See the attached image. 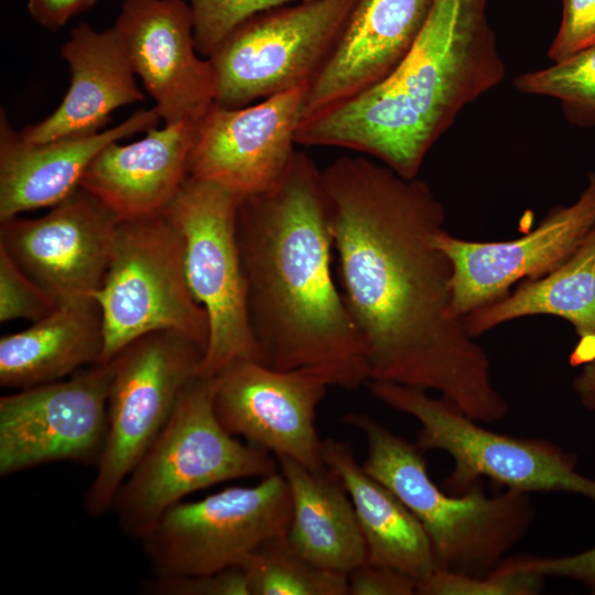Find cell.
<instances>
[{
    "instance_id": "cell-1",
    "label": "cell",
    "mask_w": 595,
    "mask_h": 595,
    "mask_svg": "<svg viewBox=\"0 0 595 595\" xmlns=\"http://www.w3.org/2000/svg\"><path fill=\"white\" fill-rule=\"evenodd\" d=\"M343 295L370 380L432 390L479 423L509 404L464 318L451 315L453 267L437 246L445 209L430 185L367 155L322 171Z\"/></svg>"
},
{
    "instance_id": "cell-2",
    "label": "cell",
    "mask_w": 595,
    "mask_h": 595,
    "mask_svg": "<svg viewBox=\"0 0 595 595\" xmlns=\"http://www.w3.org/2000/svg\"><path fill=\"white\" fill-rule=\"evenodd\" d=\"M237 237L260 361L347 390L367 385L366 347L332 274L327 199L312 159L295 151L271 188L240 201Z\"/></svg>"
},
{
    "instance_id": "cell-3",
    "label": "cell",
    "mask_w": 595,
    "mask_h": 595,
    "mask_svg": "<svg viewBox=\"0 0 595 595\" xmlns=\"http://www.w3.org/2000/svg\"><path fill=\"white\" fill-rule=\"evenodd\" d=\"M487 0H435L411 51L377 85L303 119L296 144L347 149L413 178L461 110L506 68Z\"/></svg>"
},
{
    "instance_id": "cell-4",
    "label": "cell",
    "mask_w": 595,
    "mask_h": 595,
    "mask_svg": "<svg viewBox=\"0 0 595 595\" xmlns=\"http://www.w3.org/2000/svg\"><path fill=\"white\" fill-rule=\"evenodd\" d=\"M343 421L365 436L364 470L390 489L423 527L435 569L485 576L531 527L536 511L528 493L506 489L487 496L479 479L462 494H446L431 479L415 443L365 413L348 412Z\"/></svg>"
},
{
    "instance_id": "cell-5",
    "label": "cell",
    "mask_w": 595,
    "mask_h": 595,
    "mask_svg": "<svg viewBox=\"0 0 595 595\" xmlns=\"http://www.w3.org/2000/svg\"><path fill=\"white\" fill-rule=\"evenodd\" d=\"M213 393V376L197 375L185 386L166 424L118 489L111 510L127 537L143 540L194 491L278 472L269 452L225 430Z\"/></svg>"
},
{
    "instance_id": "cell-6",
    "label": "cell",
    "mask_w": 595,
    "mask_h": 595,
    "mask_svg": "<svg viewBox=\"0 0 595 595\" xmlns=\"http://www.w3.org/2000/svg\"><path fill=\"white\" fill-rule=\"evenodd\" d=\"M108 363L134 339L160 331L206 350L208 321L187 284L182 235L165 209L118 220L107 273L95 293Z\"/></svg>"
},
{
    "instance_id": "cell-7",
    "label": "cell",
    "mask_w": 595,
    "mask_h": 595,
    "mask_svg": "<svg viewBox=\"0 0 595 595\" xmlns=\"http://www.w3.org/2000/svg\"><path fill=\"white\" fill-rule=\"evenodd\" d=\"M374 398L414 418L421 451L448 454L453 469L444 489L458 495L483 477L523 493H569L595 504V479L577 470L573 453L553 442L522 439L483 428L443 398L392 382H367Z\"/></svg>"
},
{
    "instance_id": "cell-8",
    "label": "cell",
    "mask_w": 595,
    "mask_h": 595,
    "mask_svg": "<svg viewBox=\"0 0 595 595\" xmlns=\"http://www.w3.org/2000/svg\"><path fill=\"white\" fill-rule=\"evenodd\" d=\"M204 353L193 340L160 331L134 339L109 360L108 431L96 475L84 494L87 515L101 517L111 510L118 489L198 375Z\"/></svg>"
},
{
    "instance_id": "cell-9",
    "label": "cell",
    "mask_w": 595,
    "mask_h": 595,
    "mask_svg": "<svg viewBox=\"0 0 595 595\" xmlns=\"http://www.w3.org/2000/svg\"><path fill=\"white\" fill-rule=\"evenodd\" d=\"M240 201L188 175L165 208L183 238L187 284L207 315L208 342L198 370L203 376H214L236 359L260 361L237 237Z\"/></svg>"
},
{
    "instance_id": "cell-10",
    "label": "cell",
    "mask_w": 595,
    "mask_h": 595,
    "mask_svg": "<svg viewBox=\"0 0 595 595\" xmlns=\"http://www.w3.org/2000/svg\"><path fill=\"white\" fill-rule=\"evenodd\" d=\"M291 497L279 470L252 487H228L171 507L141 540L154 578H174L237 566L268 540L285 537Z\"/></svg>"
},
{
    "instance_id": "cell-11",
    "label": "cell",
    "mask_w": 595,
    "mask_h": 595,
    "mask_svg": "<svg viewBox=\"0 0 595 595\" xmlns=\"http://www.w3.org/2000/svg\"><path fill=\"white\" fill-rule=\"evenodd\" d=\"M355 0H305L258 13L208 58L214 104L244 107L307 85L331 52Z\"/></svg>"
},
{
    "instance_id": "cell-12",
    "label": "cell",
    "mask_w": 595,
    "mask_h": 595,
    "mask_svg": "<svg viewBox=\"0 0 595 595\" xmlns=\"http://www.w3.org/2000/svg\"><path fill=\"white\" fill-rule=\"evenodd\" d=\"M111 363L0 398V476L56 462L97 466L108 431Z\"/></svg>"
},
{
    "instance_id": "cell-13",
    "label": "cell",
    "mask_w": 595,
    "mask_h": 595,
    "mask_svg": "<svg viewBox=\"0 0 595 595\" xmlns=\"http://www.w3.org/2000/svg\"><path fill=\"white\" fill-rule=\"evenodd\" d=\"M213 377L214 410L228 433L311 470L326 467L315 423L316 409L329 386L322 376L236 359Z\"/></svg>"
},
{
    "instance_id": "cell-14",
    "label": "cell",
    "mask_w": 595,
    "mask_h": 595,
    "mask_svg": "<svg viewBox=\"0 0 595 595\" xmlns=\"http://www.w3.org/2000/svg\"><path fill=\"white\" fill-rule=\"evenodd\" d=\"M569 206L552 208L537 228L502 241H472L443 230L437 246L453 267L451 315L464 318L474 310L498 301L510 288L536 280L563 264L595 226V172Z\"/></svg>"
},
{
    "instance_id": "cell-15",
    "label": "cell",
    "mask_w": 595,
    "mask_h": 595,
    "mask_svg": "<svg viewBox=\"0 0 595 595\" xmlns=\"http://www.w3.org/2000/svg\"><path fill=\"white\" fill-rule=\"evenodd\" d=\"M306 87L239 108L213 104L199 121L188 158V175L241 199L271 188L295 153Z\"/></svg>"
},
{
    "instance_id": "cell-16",
    "label": "cell",
    "mask_w": 595,
    "mask_h": 595,
    "mask_svg": "<svg viewBox=\"0 0 595 595\" xmlns=\"http://www.w3.org/2000/svg\"><path fill=\"white\" fill-rule=\"evenodd\" d=\"M118 218L78 187L37 218L0 221V246L61 305L101 288Z\"/></svg>"
},
{
    "instance_id": "cell-17",
    "label": "cell",
    "mask_w": 595,
    "mask_h": 595,
    "mask_svg": "<svg viewBox=\"0 0 595 595\" xmlns=\"http://www.w3.org/2000/svg\"><path fill=\"white\" fill-rule=\"evenodd\" d=\"M164 123L202 118L214 104L216 77L196 50L184 0H125L112 25Z\"/></svg>"
},
{
    "instance_id": "cell-18",
    "label": "cell",
    "mask_w": 595,
    "mask_h": 595,
    "mask_svg": "<svg viewBox=\"0 0 595 595\" xmlns=\"http://www.w3.org/2000/svg\"><path fill=\"white\" fill-rule=\"evenodd\" d=\"M434 1L355 0L331 52L307 84L302 120L388 77L411 51Z\"/></svg>"
},
{
    "instance_id": "cell-19",
    "label": "cell",
    "mask_w": 595,
    "mask_h": 595,
    "mask_svg": "<svg viewBox=\"0 0 595 595\" xmlns=\"http://www.w3.org/2000/svg\"><path fill=\"white\" fill-rule=\"evenodd\" d=\"M160 119L153 107L95 133L30 142L10 127L1 111L0 221L64 201L79 187L84 173L101 149L156 127Z\"/></svg>"
},
{
    "instance_id": "cell-20",
    "label": "cell",
    "mask_w": 595,
    "mask_h": 595,
    "mask_svg": "<svg viewBox=\"0 0 595 595\" xmlns=\"http://www.w3.org/2000/svg\"><path fill=\"white\" fill-rule=\"evenodd\" d=\"M201 119L151 128L128 144L109 143L90 162L79 187L118 220L163 212L188 176V158Z\"/></svg>"
},
{
    "instance_id": "cell-21",
    "label": "cell",
    "mask_w": 595,
    "mask_h": 595,
    "mask_svg": "<svg viewBox=\"0 0 595 595\" xmlns=\"http://www.w3.org/2000/svg\"><path fill=\"white\" fill-rule=\"evenodd\" d=\"M61 55L71 71L68 90L50 116L20 132L25 140L48 142L98 132L115 110L144 99L112 26L98 31L78 24Z\"/></svg>"
},
{
    "instance_id": "cell-22",
    "label": "cell",
    "mask_w": 595,
    "mask_h": 595,
    "mask_svg": "<svg viewBox=\"0 0 595 595\" xmlns=\"http://www.w3.org/2000/svg\"><path fill=\"white\" fill-rule=\"evenodd\" d=\"M104 326L94 298L58 305L45 317L0 338V385L25 389L101 363Z\"/></svg>"
},
{
    "instance_id": "cell-23",
    "label": "cell",
    "mask_w": 595,
    "mask_h": 595,
    "mask_svg": "<svg viewBox=\"0 0 595 595\" xmlns=\"http://www.w3.org/2000/svg\"><path fill=\"white\" fill-rule=\"evenodd\" d=\"M291 497L286 540L314 565L348 574L367 562V548L350 497L339 477L325 467L311 470L277 458Z\"/></svg>"
},
{
    "instance_id": "cell-24",
    "label": "cell",
    "mask_w": 595,
    "mask_h": 595,
    "mask_svg": "<svg viewBox=\"0 0 595 595\" xmlns=\"http://www.w3.org/2000/svg\"><path fill=\"white\" fill-rule=\"evenodd\" d=\"M323 461L344 484L365 539L367 563L401 572L418 583L435 570L431 542L413 513L366 473L347 441H323Z\"/></svg>"
},
{
    "instance_id": "cell-25",
    "label": "cell",
    "mask_w": 595,
    "mask_h": 595,
    "mask_svg": "<svg viewBox=\"0 0 595 595\" xmlns=\"http://www.w3.org/2000/svg\"><path fill=\"white\" fill-rule=\"evenodd\" d=\"M550 315L566 320L578 342L570 355L572 366L595 360V226L578 249L559 268L536 280H524L505 298L464 317L476 338L517 318Z\"/></svg>"
},
{
    "instance_id": "cell-26",
    "label": "cell",
    "mask_w": 595,
    "mask_h": 595,
    "mask_svg": "<svg viewBox=\"0 0 595 595\" xmlns=\"http://www.w3.org/2000/svg\"><path fill=\"white\" fill-rule=\"evenodd\" d=\"M237 566L245 572L250 595H348L347 574L314 565L285 537L260 544Z\"/></svg>"
},
{
    "instance_id": "cell-27",
    "label": "cell",
    "mask_w": 595,
    "mask_h": 595,
    "mask_svg": "<svg viewBox=\"0 0 595 595\" xmlns=\"http://www.w3.org/2000/svg\"><path fill=\"white\" fill-rule=\"evenodd\" d=\"M513 86L522 94L555 98L570 120L592 125L595 122V42L549 67L518 75Z\"/></svg>"
},
{
    "instance_id": "cell-28",
    "label": "cell",
    "mask_w": 595,
    "mask_h": 595,
    "mask_svg": "<svg viewBox=\"0 0 595 595\" xmlns=\"http://www.w3.org/2000/svg\"><path fill=\"white\" fill-rule=\"evenodd\" d=\"M305 0H191L197 52L209 58L242 22L267 10Z\"/></svg>"
},
{
    "instance_id": "cell-29",
    "label": "cell",
    "mask_w": 595,
    "mask_h": 595,
    "mask_svg": "<svg viewBox=\"0 0 595 595\" xmlns=\"http://www.w3.org/2000/svg\"><path fill=\"white\" fill-rule=\"evenodd\" d=\"M542 580L530 574H502L491 571L485 576L455 574L435 569L416 585L420 595H534Z\"/></svg>"
},
{
    "instance_id": "cell-30",
    "label": "cell",
    "mask_w": 595,
    "mask_h": 595,
    "mask_svg": "<svg viewBox=\"0 0 595 595\" xmlns=\"http://www.w3.org/2000/svg\"><path fill=\"white\" fill-rule=\"evenodd\" d=\"M58 304L0 246V321L36 322Z\"/></svg>"
},
{
    "instance_id": "cell-31",
    "label": "cell",
    "mask_w": 595,
    "mask_h": 595,
    "mask_svg": "<svg viewBox=\"0 0 595 595\" xmlns=\"http://www.w3.org/2000/svg\"><path fill=\"white\" fill-rule=\"evenodd\" d=\"M505 574H530L578 582L595 594V545L580 553L548 558L522 555L504 559L496 567Z\"/></svg>"
},
{
    "instance_id": "cell-32",
    "label": "cell",
    "mask_w": 595,
    "mask_h": 595,
    "mask_svg": "<svg viewBox=\"0 0 595 595\" xmlns=\"http://www.w3.org/2000/svg\"><path fill=\"white\" fill-rule=\"evenodd\" d=\"M595 42V0H562V19L549 51L561 61Z\"/></svg>"
},
{
    "instance_id": "cell-33",
    "label": "cell",
    "mask_w": 595,
    "mask_h": 595,
    "mask_svg": "<svg viewBox=\"0 0 595 595\" xmlns=\"http://www.w3.org/2000/svg\"><path fill=\"white\" fill-rule=\"evenodd\" d=\"M149 589L159 595H250L240 566L202 575L154 578Z\"/></svg>"
},
{
    "instance_id": "cell-34",
    "label": "cell",
    "mask_w": 595,
    "mask_h": 595,
    "mask_svg": "<svg viewBox=\"0 0 595 595\" xmlns=\"http://www.w3.org/2000/svg\"><path fill=\"white\" fill-rule=\"evenodd\" d=\"M349 595H413L418 582L396 570L365 563L347 574Z\"/></svg>"
},
{
    "instance_id": "cell-35",
    "label": "cell",
    "mask_w": 595,
    "mask_h": 595,
    "mask_svg": "<svg viewBox=\"0 0 595 595\" xmlns=\"http://www.w3.org/2000/svg\"><path fill=\"white\" fill-rule=\"evenodd\" d=\"M98 0H28L31 17L42 26L57 30Z\"/></svg>"
},
{
    "instance_id": "cell-36",
    "label": "cell",
    "mask_w": 595,
    "mask_h": 595,
    "mask_svg": "<svg viewBox=\"0 0 595 595\" xmlns=\"http://www.w3.org/2000/svg\"><path fill=\"white\" fill-rule=\"evenodd\" d=\"M573 391L580 403L587 410H595V360L583 366L573 380Z\"/></svg>"
}]
</instances>
